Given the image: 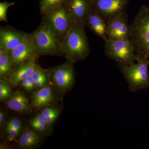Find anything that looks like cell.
<instances>
[{
	"mask_svg": "<svg viewBox=\"0 0 149 149\" xmlns=\"http://www.w3.org/2000/svg\"><path fill=\"white\" fill-rule=\"evenodd\" d=\"M54 99L53 88L50 86H44L33 93L32 105L35 109H40L49 106L54 101Z\"/></svg>",
	"mask_w": 149,
	"mask_h": 149,
	"instance_id": "15",
	"label": "cell"
},
{
	"mask_svg": "<svg viewBox=\"0 0 149 149\" xmlns=\"http://www.w3.org/2000/svg\"><path fill=\"white\" fill-rule=\"evenodd\" d=\"M31 35L39 56L61 54V43L42 22Z\"/></svg>",
	"mask_w": 149,
	"mask_h": 149,
	"instance_id": "6",
	"label": "cell"
},
{
	"mask_svg": "<svg viewBox=\"0 0 149 149\" xmlns=\"http://www.w3.org/2000/svg\"><path fill=\"white\" fill-rule=\"evenodd\" d=\"M60 113V111L56 112L54 113V114L51 115L45 118L46 121H47V123L49 126L50 128L51 125L55 121L56 119L58 117Z\"/></svg>",
	"mask_w": 149,
	"mask_h": 149,
	"instance_id": "26",
	"label": "cell"
},
{
	"mask_svg": "<svg viewBox=\"0 0 149 149\" xmlns=\"http://www.w3.org/2000/svg\"><path fill=\"white\" fill-rule=\"evenodd\" d=\"M47 77L37 80L35 82V88H43L47 82Z\"/></svg>",
	"mask_w": 149,
	"mask_h": 149,
	"instance_id": "28",
	"label": "cell"
},
{
	"mask_svg": "<svg viewBox=\"0 0 149 149\" xmlns=\"http://www.w3.org/2000/svg\"><path fill=\"white\" fill-rule=\"evenodd\" d=\"M26 33L9 27L0 29V48L9 52L22 42Z\"/></svg>",
	"mask_w": 149,
	"mask_h": 149,
	"instance_id": "12",
	"label": "cell"
},
{
	"mask_svg": "<svg viewBox=\"0 0 149 149\" xmlns=\"http://www.w3.org/2000/svg\"><path fill=\"white\" fill-rule=\"evenodd\" d=\"M13 68L31 61H35L38 54L31 34H26L19 45L8 52Z\"/></svg>",
	"mask_w": 149,
	"mask_h": 149,
	"instance_id": "7",
	"label": "cell"
},
{
	"mask_svg": "<svg viewBox=\"0 0 149 149\" xmlns=\"http://www.w3.org/2000/svg\"><path fill=\"white\" fill-rule=\"evenodd\" d=\"M7 137L10 141H13L18 135L20 131L15 128H9L6 129Z\"/></svg>",
	"mask_w": 149,
	"mask_h": 149,
	"instance_id": "25",
	"label": "cell"
},
{
	"mask_svg": "<svg viewBox=\"0 0 149 149\" xmlns=\"http://www.w3.org/2000/svg\"><path fill=\"white\" fill-rule=\"evenodd\" d=\"M5 116V113L3 111V110H1V111H0V125H1V127L3 123Z\"/></svg>",
	"mask_w": 149,
	"mask_h": 149,
	"instance_id": "29",
	"label": "cell"
},
{
	"mask_svg": "<svg viewBox=\"0 0 149 149\" xmlns=\"http://www.w3.org/2000/svg\"><path fill=\"white\" fill-rule=\"evenodd\" d=\"M7 105L10 109L18 112L27 113L30 111L29 99L19 91L12 93L7 101Z\"/></svg>",
	"mask_w": 149,
	"mask_h": 149,
	"instance_id": "16",
	"label": "cell"
},
{
	"mask_svg": "<svg viewBox=\"0 0 149 149\" xmlns=\"http://www.w3.org/2000/svg\"><path fill=\"white\" fill-rule=\"evenodd\" d=\"M58 111H60V110L58 107L52 106H47L45 107L42 110L41 113L45 118H46Z\"/></svg>",
	"mask_w": 149,
	"mask_h": 149,
	"instance_id": "24",
	"label": "cell"
},
{
	"mask_svg": "<svg viewBox=\"0 0 149 149\" xmlns=\"http://www.w3.org/2000/svg\"><path fill=\"white\" fill-rule=\"evenodd\" d=\"M129 39L137 55L149 58V8L143 6L130 24Z\"/></svg>",
	"mask_w": 149,
	"mask_h": 149,
	"instance_id": "2",
	"label": "cell"
},
{
	"mask_svg": "<svg viewBox=\"0 0 149 149\" xmlns=\"http://www.w3.org/2000/svg\"><path fill=\"white\" fill-rule=\"evenodd\" d=\"M104 52L108 58L118 63L133 64L137 61L138 56L129 39H108L105 42Z\"/></svg>",
	"mask_w": 149,
	"mask_h": 149,
	"instance_id": "5",
	"label": "cell"
},
{
	"mask_svg": "<svg viewBox=\"0 0 149 149\" xmlns=\"http://www.w3.org/2000/svg\"><path fill=\"white\" fill-rule=\"evenodd\" d=\"M40 68L35 61L28 62L13 68L6 79L10 86L16 87L22 80L32 76Z\"/></svg>",
	"mask_w": 149,
	"mask_h": 149,
	"instance_id": "11",
	"label": "cell"
},
{
	"mask_svg": "<svg viewBox=\"0 0 149 149\" xmlns=\"http://www.w3.org/2000/svg\"><path fill=\"white\" fill-rule=\"evenodd\" d=\"M14 4L15 3L7 1L0 3V21L7 22V11L10 7Z\"/></svg>",
	"mask_w": 149,
	"mask_h": 149,
	"instance_id": "21",
	"label": "cell"
},
{
	"mask_svg": "<svg viewBox=\"0 0 149 149\" xmlns=\"http://www.w3.org/2000/svg\"><path fill=\"white\" fill-rule=\"evenodd\" d=\"M19 84L22 88H24V90L29 92L32 91L34 89V88H32L27 79L22 80Z\"/></svg>",
	"mask_w": 149,
	"mask_h": 149,
	"instance_id": "27",
	"label": "cell"
},
{
	"mask_svg": "<svg viewBox=\"0 0 149 149\" xmlns=\"http://www.w3.org/2000/svg\"><path fill=\"white\" fill-rule=\"evenodd\" d=\"M107 24L108 39H129L130 25L128 24V15L126 10Z\"/></svg>",
	"mask_w": 149,
	"mask_h": 149,
	"instance_id": "10",
	"label": "cell"
},
{
	"mask_svg": "<svg viewBox=\"0 0 149 149\" xmlns=\"http://www.w3.org/2000/svg\"><path fill=\"white\" fill-rule=\"evenodd\" d=\"M13 69L12 63L7 51L0 48V77H6Z\"/></svg>",
	"mask_w": 149,
	"mask_h": 149,
	"instance_id": "18",
	"label": "cell"
},
{
	"mask_svg": "<svg viewBox=\"0 0 149 149\" xmlns=\"http://www.w3.org/2000/svg\"><path fill=\"white\" fill-rule=\"evenodd\" d=\"M83 22H77L68 33L61 48V54L72 63L85 60L90 53V47Z\"/></svg>",
	"mask_w": 149,
	"mask_h": 149,
	"instance_id": "1",
	"label": "cell"
},
{
	"mask_svg": "<svg viewBox=\"0 0 149 149\" xmlns=\"http://www.w3.org/2000/svg\"><path fill=\"white\" fill-rule=\"evenodd\" d=\"M93 8L107 23L125 10L129 0H91Z\"/></svg>",
	"mask_w": 149,
	"mask_h": 149,
	"instance_id": "9",
	"label": "cell"
},
{
	"mask_svg": "<svg viewBox=\"0 0 149 149\" xmlns=\"http://www.w3.org/2000/svg\"><path fill=\"white\" fill-rule=\"evenodd\" d=\"M76 22L86 24V20L93 8L91 0H66L64 2Z\"/></svg>",
	"mask_w": 149,
	"mask_h": 149,
	"instance_id": "13",
	"label": "cell"
},
{
	"mask_svg": "<svg viewBox=\"0 0 149 149\" xmlns=\"http://www.w3.org/2000/svg\"><path fill=\"white\" fill-rule=\"evenodd\" d=\"M10 85L7 80L1 78L0 81V100L1 101H7L11 95Z\"/></svg>",
	"mask_w": 149,
	"mask_h": 149,
	"instance_id": "20",
	"label": "cell"
},
{
	"mask_svg": "<svg viewBox=\"0 0 149 149\" xmlns=\"http://www.w3.org/2000/svg\"><path fill=\"white\" fill-rule=\"evenodd\" d=\"M136 63L128 65L118 63V66L128 84L130 92L135 93L149 88V58L138 56Z\"/></svg>",
	"mask_w": 149,
	"mask_h": 149,
	"instance_id": "4",
	"label": "cell"
},
{
	"mask_svg": "<svg viewBox=\"0 0 149 149\" xmlns=\"http://www.w3.org/2000/svg\"><path fill=\"white\" fill-rule=\"evenodd\" d=\"M6 129L15 128L20 131L22 128L21 121L17 118H13L9 120L6 125Z\"/></svg>",
	"mask_w": 149,
	"mask_h": 149,
	"instance_id": "23",
	"label": "cell"
},
{
	"mask_svg": "<svg viewBox=\"0 0 149 149\" xmlns=\"http://www.w3.org/2000/svg\"><path fill=\"white\" fill-rule=\"evenodd\" d=\"M30 123L32 128L36 130L38 133L46 134L49 132V128L42 125L33 118L30 120Z\"/></svg>",
	"mask_w": 149,
	"mask_h": 149,
	"instance_id": "22",
	"label": "cell"
},
{
	"mask_svg": "<svg viewBox=\"0 0 149 149\" xmlns=\"http://www.w3.org/2000/svg\"><path fill=\"white\" fill-rule=\"evenodd\" d=\"M86 25L95 35L104 42L107 40V24L96 12L93 8L91 10L87 19Z\"/></svg>",
	"mask_w": 149,
	"mask_h": 149,
	"instance_id": "14",
	"label": "cell"
},
{
	"mask_svg": "<svg viewBox=\"0 0 149 149\" xmlns=\"http://www.w3.org/2000/svg\"><path fill=\"white\" fill-rule=\"evenodd\" d=\"M66 0H40V10L42 15L62 4Z\"/></svg>",
	"mask_w": 149,
	"mask_h": 149,
	"instance_id": "19",
	"label": "cell"
},
{
	"mask_svg": "<svg viewBox=\"0 0 149 149\" xmlns=\"http://www.w3.org/2000/svg\"><path fill=\"white\" fill-rule=\"evenodd\" d=\"M73 64L68 61L64 64L54 68L50 72L52 82L59 91L63 93L68 91L74 85L75 73Z\"/></svg>",
	"mask_w": 149,
	"mask_h": 149,
	"instance_id": "8",
	"label": "cell"
},
{
	"mask_svg": "<svg viewBox=\"0 0 149 149\" xmlns=\"http://www.w3.org/2000/svg\"><path fill=\"white\" fill-rule=\"evenodd\" d=\"M42 16V22L61 44L70 29L77 23L64 3L48 11Z\"/></svg>",
	"mask_w": 149,
	"mask_h": 149,
	"instance_id": "3",
	"label": "cell"
},
{
	"mask_svg": "<svg viewBox=\"0 0 149 149\" xmlns=\"http://www.w3.org/2000/svg\"><path fill=\"white\" fill-rule=\"evenodd\" d=\"M40 141V136L38 132L33 128H27L22 134L18 143L21 148H29L35 146Z\"/></svg>",
	"mask_w": 149,
	"mask_h": 149,
	"instance_id": "17",
	"label": "cell"
}]
</instances>
